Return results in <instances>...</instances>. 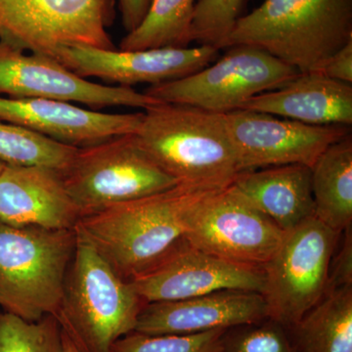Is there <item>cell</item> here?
I'll return each mask as SVG.
<instances>
[{"label":"cell","instance_id":"obj_1","mask_svg":"<svg viewBox=\"0 0 352 352\" xmlns=\"http://www.w3.org/2000/svg\"><path fill=\"white\" fill-rule=\"evenodd\" d=\"M219 189L178 184L80 217L75 229L120 277L131 281L186 244L192 212Z\"/></svg>","mask_w":352,"mask_h":352},{"label":"cell","instance_id":"obj_2","mask_svg":"<svg viewBox=\"0 0 352 352\" xmlns=\"http://www.w3.org/2000/svg\"><path fill=\"white\" fill-rule=\"evenodd\" d=\"M351 41L352 0H265L241 16L221 50L252 46L307 73Z\"/></svg>","mask_w":352,"mask_h":352},{"label":"cell","instance_id":"obj_3","mask_svg":"<svg viewBox=\"0 0 352 352\" xmlns=\"http://www.w3.org/2000/svg\"><path fill=\"white\" fill-rule=\"evenodd\" d=\"M135 134L179 184L224 188L241 173L224 113L161 102L146 109Z\"/></svg>","mask_w":352,"mask_h":352},{"label":"cell","instance_id":"obj_4","mask_svg":"<svg viewBox=\"0 0 352 352\" xmlns=\"http://www.w3.org/2000/svg\"><path fill=\"white\" fill-rule=\"evenodd\" d=\"M76 233L75 252L56 317L78 351L111 352L117 340L135 330L146 303L131 282L120 277L94 245Z\"/></svg>","mask_w":352,"mask_h":352},{"label":"cell","instance_id":"obj_5","mask_svg":"<svg viewBox=\"0 0 352 352\" xmlns=\"http://www.w3.org/2000/svg\"><path fill=\"white\" fill-rule=\"evenodd\" d=\"M76 244L75 229L0 222V307L27 321L56 316Z\"/></svg>","mask_w":352,"mask_h":352},{"label":"cell","instance_id":"obj_6","mask_svg":"<svg viewBox=\"0 0 352 352\" xmlns=\"http://www.w3.org/2000/svg\"><path fill=\"white\" fill-rule=\"evenodd\" d=\"M61 173L80 217L179 184L141 147L135 133L78 148Z\"/></svg>","mask_w":352,"mask_h":352},{"label":"cell","instance_id":"obj_7","mask_svg":"<svg viewBox=\"0 0 352 352\" xmlns=\"http://www.w3.org/2000/svg\"><path fill=\"white\" fill-rule=\"evenodd\" d=\"M116 0H0V41L56 58L66 48L116 50Z\"/></svg>","mask_w":352,"mask_h":352},{"label":"cell","instance_id":"obj_8","mask_svg":"<svg viewBox=\"0 0 352 352\" xmlns=\"http://www.w3.org/2000/svg\"><path fill=\"white\" fill-rule=\"evenodd\" d=\"M340 235L315 217L285 231L281 245L263 267L268 318L291 329L320 302L327 293Z\"/></svg>","mask_w":352,"mask_h":352},{"label":"cell","instance_id":"obj_9","mask_svg":"<svg viewBox=\"0 0 352 352\" xmlns=\"http://www.w3.org/2000/svg\"><path fill=\"white\" fill-rule=\"evenodd\" d=\"M206 68L171 82L150 85L144 94L160 102L219 113L239 110L252 97L283 87L300 74L249 45H235Z\"/></svg>","mask_w":352,"mask_h":352},{"label":"cell","instance_id":"obj_10","mask_svg":"<svg viewBox=\"0 0 352 352\" xmlns=\"http://www.w3.org/2000/svg\"><path fill=\"white\" fill-rule=\"evenodd\" d=\"M284 233L230 184L197 206L185 240L217 258L263 270L281 245Z\"/></svg>","mask_w":352,"mask_h":352},{"label":"cell","instance_id":"obj_11","mask_svg":"<svg viewBox=\"0 0 352 352\" xmlns=\"http://www.w3.org/2000/svg\"><path fill=\"white\" fill-rule=\"evenodd\" d=\"M76 102L98 110L113 106L146 109L161 102L132 87L103 85L76 75L54 58L0 41V96Z\"/></svg>","mask_w":352,"mask_h":352},{"label":"cell","instance_id":"obj_12","mask_svg":"<svg viewBox=\"0 0 352 352\" xmlns=\"http://www.w3.org/2000/svg\"><path fill=\"white\" fill-rule=\"evenodd\" d=\"M224 116L241 173L286 164L312 168L322 153L351 134L346 126H314L242 109Z\"/></svg>","mask_w":352,"mask_h":352},{"label":"cell","instance_id":"obj_13","mask_svg":"<svg viewBox=\"0 0 352 352\" xmlns=\"http://www.w3.org/2000/svg\"><path fill=\"white\" fill-rule=\"evenodd\" d=\"M219 51L210 45L136 51L76 46L60 51L55 59L87 80L98 78L131 87L138 83L160 85L192 75L214 62Z\"/></svg>","mask_w":352,"mask_h":352},{"label":"cell","instance_id":"obj_14","mask_svg":"<svg viewBox=\"0 0 352 352\" xmlns=\"http://www.w3.org/2000/svg\"><path fill=\"white\" fill-rule=\"evenodd\" d=\"M131 282L144 302L150 303L187 300L226 289L263 295L265 277L261 268L231 263L186 243Z\"/></svg>","mask_w":352,"mask_h":352},{"label":"cell","instance_id":"obj_15","mask_svg":"<svg viewBox=\"0 0 352 352\" xmlns=\"http://www.w3.org/2000/svg\"><path fill=\"white\" fill-rule=\"evenodd\" d=\"M142 119L143 113H102L69 102L0 96V120L76 148L136 133Z\"/></svg>","mask_w":352,"mask_h":352},{"label":"cell","instance_id":"obj_16","mask_svg":"<svg viewBox=\"0 0 352 352\" xmlns=\"http://www.w3.org/2000/svg\"><path fill=\"white\" fill-rule=\"evenodd\" d=\"M266 318L267 307L261 294L226 289L187 300L146 303L134 331L146 335H194Z\"/></svg>","mask_w":352,"mask_h":352},{"label":"cell","instance_id":"obj_17","mask_svg":"<svg viewBox=\"0 0 352 352\" xmlns=\"http://www.w3.org/2000/svg\"><path fill=\"white\" fill-rule=\"evenodd\" d=\"M80 219L61 170L43 166H4L0 173V222L63 230L75 229Z\"/></svg>","mask_w":352,"mask_h":352},{"label":"cell","instance_id":"obj_18","mask_svg":"<svg viewBox=\"0 0 352 352\" xmlns=\"http://www.w3.org/2000/svg\"><path fill=\"white\" fill-rule=\"evenodd\" d=\"M240 109L314 124H352V85L320 71L300 73L283 87L252 97Z\"/></svg>","mask_w":352,"mask_h":352},{"label":"cell","instance_id":"obj_19","mask_svg":"<svg viewBox=\"0 0 352 352\" xmlns=\"http://www.w3.org/2000/svg\"><path fill=\"white\" fill-rule=\"evenodd\" d=\"M231 185L284 232L314 217L309 166L286 164L242 171Z\"/></svg>","mask_w":352,"mask_h":352},{"label":"cell","instance_id":"obj_20","mask_svg":"<svg viewBox=\"0 0 352 352\" xmlns=\"http://www.w3.org/2000/svg\"><path fill=\"white\" fill-rule=\"evenodd\" d=\"M311 173L314 217L344 232L352 223L351 134L322 153Z\"/></svg>","mask_w":352,"mask_h":352},{"label":"cell","instance_id":"obj_21","mask_svg":"<svg viewBox=\"0 0 352 352\" xmlns=\"http://www.w3.org/2000/svg\"><path fill=\"white\" fill-rule=\"evenodd\" d=\"M289 330L298 352H352V286L328 291Z\"/></svg>","mask_w":352,"mask_h":352},{"label":"cell","instance_id":"obj_22","mask_svg":"<svg viewBox=\"0 0 352 352\" xmlns=\"http://www.w3.org/2000/svg\"><path fill=\"white\" fill-rule=\"evenodd\" d=\"M197 0H151L144 19L127 32L119 50L188 47Z\"/></svg>","mask_w":352,"mask_h":352},{"label":"cell","instance_id":"obj_23","mask_svg":"<svg viewBox=\"0 0 352 352\" xmlns=\"http://www.w3.org/2000/svg\"><path fill=\"white\" fill-rule=\"evenodd\" d=\"M78 148L0 120V160L11 166H43L63 170Z\"/></svg>","mask_w":352,"mask_h":352},{"label":"cell","instance_id":"obj_24","mask_svg":"<svg viewBox=\"0 0 352 352\" xmlns=\"http://www.w3.org/2000/svg\"><path fill=\"white\" fill-rule=\"evenodd\" d=\"M63 332L54 315L27 321L0 310V352H63Z\"/></svg>","mask_w":352,"mask_h":352},{"label":"cell","instance_id":"obj_25","mask_svg":"<svg viewBox=\"0 0 352 352\" xmlns=\"http://www.w3.org/2000/svg\"><path fill=\"white\" fill-rule=\"evenodd\" d=\"M226 330L194 335H146L127 333L115 342L111 352H221Z\"/></svg>","mask_w":352,"mask_h":352},{"label":"cell","instance_id":"obj_26","mask_svg":"<svg viewBox=\"0 0 352 352\" xmlns=\"http://www.w3.org/2000/svg\"><path fill=\"white\" fill-rule=\"evenodd\" d=\"M221 352H298L288 328L270 318L226 330Z\"/></svg>","mask_w":352,"mask_h":352},{"label":"cell","instance_id":"obj_27","mask_svg":"<svg viewBox=\"0 0 352 352\" xmlns=\"http://www.w3.org/2000/svg\"><path fill=\"white\" fill-rule=\"evenodd\" d=\"M245 0H198L191 25V41L221 50L241 17Z\"/></svg>","mask_w":352,"mask_h":352},{"label":"cell","instance_id":"obj_28","mask_svg":"<svg viewBox=\"0 0 352 352\" xmlns=\"http://www.w3.org/2000/svg\"><path fill=\"white\" fill-rule=\"evenodd\" d=\"M351 231V226H349L342 232L344 239L342 240V245L339 250L336 249L333 254L329 272L327 292L344 286H352Z\"/></svg>","mask_w":352,"mask_h":352},{"label":"cell","instance_id":"obj_29","mask_svg":"<svg viewBox=\"0 0 352 352\" xmlns=\"http://www.w3.org/2000/svg\"><path fill=\"white\" fill-rule=\"evenodd\" d=\"M320 72L338 82L352 85V41L333 53Z\"/></svg>","mask_w":352,"mask_h":352},{"label":"cell","instance_id":"obj_30","mask_svg":"<svg viewBox=\"0 0 352 352\" xmlns=\"http://www.w3.org/2000/svg\"><path fill=\"white\" fill-rule=\"evenodd\" d=\"M122 14V25L127 32L133 31L144 19L151 0H116Z\"/></svg>","mask_w":352,"mask_h":352},{"label":"cell","instance_id":"obj_31","mask_svg":"<svg viewBox=\"0 0 352 352\" xmlns=\"http://www.w3.org/2000/svg\"><path fill=\"white\" fill-rule=\"evenodd\" d=\"M63 332V331H62ZM63 344H64V351L63 352H80L78 351V349L75 346V344H73L71 340L67 337L66 333L63 332Z\"/></svg>","mask_w":352,"mask_h":352},{"label":"cell","instance_id":"obj_32","mask_svg":"<svg viewBox=\"0 0 352 352\" xmlns=\"http://www.w3.org/2000/svg\"><path fill=\"white\" fill-rule=\"evenodd\" d=\"M4 166H6V164L0 160V173H1L2 170H3Z\"/></svg>","mask_w":352,"mask_h":352}]
</instances>
